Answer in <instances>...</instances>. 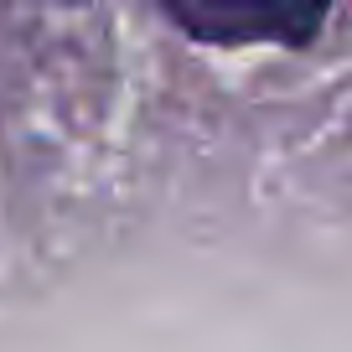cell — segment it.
I'll use <instances>...</instances> for the list:
<instances>
[{"label":"cell","instance_id":"obj_1","mask_svg":"<svg viewBox=\"0 0 352 352\" xmlns=\"http://www.w3.org/2000/svg\"><path fill=\"white\" fill-rule=\"evenodd\" d=\"M176 26H187L202 42H259V36H285L306 42L321 11L300 6H249V0H208V6H166Z\"/></svg>","mask_w":352,"mask_h":352}]
</instances>
